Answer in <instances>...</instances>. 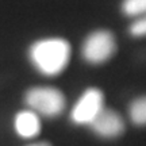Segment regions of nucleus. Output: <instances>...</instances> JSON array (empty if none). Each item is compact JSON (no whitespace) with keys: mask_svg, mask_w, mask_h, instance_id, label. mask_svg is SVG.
<instances>
[{"mask_svg":"<svg viewBox=\"0 0 146 146\" xmlns=\"http://www.w3.org/2000/svg\"><path fill=\"white\" fill-rule=\"evenodd\" d=\"M72 49L64 38H43L35 41L29 49L33 66L43 76H58L68 66Z\"/></svg>","mask_w":146,"mask_h":146,"instance_id":"obj_1","label":"nucleus"},{"mask_svg":"<svg viewBox=\"0 0 146 146\" xmlns=\"http://www.w3.org/2000/svg\"><path fill=\"white\" fill-rule=\"evenodd\" d=\"M25 103L30 110L45 118H56L64 112L66 100L64 94L53 87H33L25 95Z\"/></svg>","mask_w":146,"mask_h":146,"instance_id":"obj_2","label":"nucleus"},{"mask_svg":"<svg viewBox=\"0 0 146 146\" xmlns=\"http://www.w3.org/2000/svg\"><path fill=\"white\" fill-rule=\"evenodd\" d=\"M116 52V41L108 30H96L91 33L81 47L83 58L89 64L100 65L107 62Z\"/></svg>","mask_w":146,"mask_h":146,"instance_id":"obj_3","label":"nucleus"},{"mask_svg":"<svg viewBox=\"0 0 146 146\" xmlns=\"http://www.w3.org/2000/svg\"><path fill=\"white\" fill-rule=\"evenodd\" d=\"M104 108V95L99 88H88L78 98L70 111V120L74 125L89 126Z\"/></svg>","mask_w":146,"mask_h":146,"instance_id":"obj_4","label":"nucleus"},{"mask_svg":"<svg viewBox=\"0 0 146 146\" xmlns=\"http://www.w3.org/2000/svg\"><path fill=\"white\" fill-rule=\"evenodd\" d=\"M89 127L100 138L112 139L125 133V120L115 110L104 107L89 125Z\"/></svg>","mask_w":146,"mask_h":146,"instance_id":"obj_5","label":"nucleus"},{"mask_svg":"<svg viewBox=\"0 0 146 146\" xmlns=\"http://www.w3.org/2000/svg\"><path fill=\"white\" fill-rule=\"evenodd\" d=\"M41 116L33 110H22L14 118V130L23 139H33L41 134Z\"/></svg>","mask_w":146,"mask_h":146,"instance_id":"obj_6","label":"nucleus"},{"mask_svg":"<svg viewBox=\"0 0 146 146\" xmlns=\"http://www.w3.org/2000/svg\"><path fill=\"white\" fill-rule=\"evenodd\" d=\"M129 118L135 126H146V95L137 98L130 103Z\"/></svg>","mask_w":146,"mask_h":146,"instance_id":"obj_7","label":"nucleus"},{"mask_svg":"<svg viewBox=\"0 0 146 146\" xmlns=\"http://www.w3.org/2000/svg\"><path fill=\"white\" fill-rule=\"evenodd\" d=\"M122 11L125 15L137 19L146 14V0H123Z\"/></svg>","mask_w":146,"mask_h":146,"instance_id":"obj_8","label":"nucleus"},{"mask_svg":"<svg viewBox=\"0 0 146 146\" xmlns=\"http://www.w3.org/2000/svg\"><path fill=\"white\" fill-rule=\"evenodd\" d=\"M129 30H130V34L133 36H137V38L146 36V14L134 19Z\"/></svg>","mask_w":146,"mask_h":146,"instance_id":"obj_9","label":"nucleus"},{"mask_svg":"<svg viewBox=\"0 0 146 146\" xmlns=\"http://www.w3.org/2000/svg\"><path fill=\"white\" fill-rule=\"evenodd\" d=\"M26 146H52L49 142L46 141H39V142H33V143H29Z\"/></svg>","mask_w":146,"mask_h":146,"instance_id":"obj_10","label":"nucleus"}]
</instances>
